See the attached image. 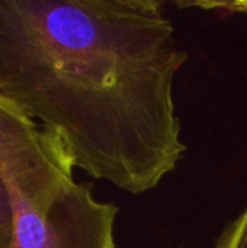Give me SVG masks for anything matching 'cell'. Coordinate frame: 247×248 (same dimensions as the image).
<instances>
[{"label":"cell","instance_id":"1","mask_svg":"<svg viewBox=\"0 0 247 248\" xmlns=\"http://www.w3.org/2000/svg\"><path fill=\"white\" fill-rule=\"evenodd\" d=\"M186 60L156 0H0V96L132 195L186 150L173 100Z\"/></svg>","mask_w":247,"mask_h":248},{"label":"cell","instance_id":"2","mask_svg":"<svg viewBox=\"0 0 247 248\" xmlns=\"http://www.w3.org/2000/svg\"><path fill=\"white\" fill-rule=\"evenodd\" d=\"M63 142L0 96V177L7 190L12 248H115L118 208L73 176Z\"/></svg>","mask_w":247,"mask_h":248},{"label":"cell","instance_id":"3","mask_svg":"<svg viewBox=\"0 0 247 248\" xmlns=\"http://www.w3.org/2000/svg\"><path fill=\"white\" fill-rule=\"evenodd\" d=\"M214 248H247V206L224 228Z\"/></svg>","mask_w":247,"mask_h":248},{"label":"cell","instance_id":"4","mask_svg":"<svg viewBox=\"0 0 247 248\" xmlns=\"http://www.w3.org/2000/svg\"><path fill=\"white\" fill-rule=\"evenodd\" d=\"M13 219L7 190L0 177V248H12Z\"/></svg>","mask_w":247,"mask_h":248},{"label":"cell","instance_id":"5","mask_svg":"<svg viewBox=\"0 0 247 248\" xmlns=\"http://www.w3.org/2000/svg\"><path fill=\"white\" fill-rule=\"evenodd\" d=\"M181 6H197L204 9H223L231 13H247V0L239 1H194V3H181Z\"/></svg>","mask_w":247,"mask_h":248}]
</instances>
